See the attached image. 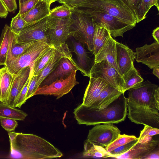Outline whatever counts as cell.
Instances as JSON below:
<instances>
[{
  "instance_id": "obj_1",
  "label": "cell",
  "mask_w": 159,
  "mask_h": 159,
  "mask_svg": "<svg viewBox=\"0 0 159 159\" xmlns=\"http://www.w3.org/2000/svg\"><path fill=\"white\" fill-rule=\"evenodd\" d=\"M129 119L137 124L159 129V87L148 80L128 90Z\"/></svg>"
},
{
  "instance_id": "obj_2",
  "label": "cell",
  "mask_w": 159,
  "mask_h": 159,
  "mask_svg": "<svg viewBox=\"0 0 159 159\" xmlns=\"http://www.w3.org/2000/svg\"><path fill=\"white\" fill-rule=\"evenodd\" d=\"M9 157L11 158L43 159L59 158L62 153L44 139L32 134L10 132Z\"/></svg>"
},
{
  "instance_id": "obj_3",
  "label": "cell",
  "mask_w": 159,
  "mask_h": 159,
  "mask_svg": "<svg viewBox=\"0 0 159 159\" xmlns=\"http://www.w3.org/2000/svg\"><path fill=\"white\" fill-rule=\"evenodd\" d=\"M127 98L124 93L107 107L102 109L79 105L75 109L74 118L79 125L117 124L124 121L127 115Z\"/></svg>"
},
{
  "instance_id": "obj_4",
  "label": "cell",
  "mask_w": 159,
  "mask_h": 159,
  "mask_svg": "<svg viewBox=\"0 0 159 159\" xmlns=\"http://www.w3.org/2000/svg\"><path fill=\"white\" fill-rule=\"evenodd\" d=\"M90 8L104 12L115 17L134 27L136 19L121 0H85L68 8Z\"/></svg>"
},
{
  "instance_id": "obj_5",
  "label": "cell",
  "mask_w": 159,
  "mask_h": 159,
  "mask_svg": "<svg viewBox=\"0 0 159 159\" xmlns=\"http://www.w3.org/2000/svg\"><path fill=\"white\" fill-rule=\"evenodd\" d=\"M70 10L90 17L96 25L107 29L112 38L123 37L125 32L134 27L115 17L102 11L82 7L74 8Z\"/></svg>"
},
{
  "instance_id": "obj_6",
  "label": "cell",
  "mask_w": 159,
  "mask_h": 159,
  "mask_svg": "<svg viewBox=\"0 0 159 159\" xmlns=\"http://www.w3.org/2000/svg\"><path fill=\"white\" fill-rule=\"evenodd\" d=\"M69 37L86 45L93 52V38L96 25L93 19L87 16L71 11Z\"/></svg>"
},
{
  "instance_id": "obj_7",
  "label": "cell",
  "mask_w": 159,
  "mask_h": 159,
  "mask_svg": "<svg viewBox=\"0 0 159 159\" xmlns=\"http://www.w3.org/2000/svg\"><path fill=\"white\" fill-rule=\"evenodd\" d=\"M54 21L49 16L40 20L27 23L15 39L18 42L36 41L51 45L49 37L48 29Z\"/></svg>"
},
{
  "instance_id": "obj_8",
  "label": "cell",
  "mask_w": 159,
  "mask_h": 159,
  "mask_svg": "<svg viewBox=\"0 0 159 159\" xmlns=\"http://www.w3.org/2000/svg\"><path fill=\"white\" fill-rule=\"evenodd\" d=\"M54 47L38 41L27 52L13 59L5 66L13 76L16 75L25 68L32 65Z\"/></svg>"
},
{
  "instance_id": "obj_9",
  "label": "cell",
  "mask_w": 159,
  "mask_h": 159,
  "mask_svg": "<svg viewBox=\"0 0 159 159\" xmlns=\"http://www.w3.org/2000/svg\"><path fill=\"white\" fill-rule=\"evenodd\" d=\"M90 76L100 78L124 93L122 89L123 80L122 77L107 60H104L94 63L90 70Z\"/></svg>"
},
{
  "instance_id": "obj_10",
  "label": "cell",
  "mask_w": 159,
  "mask_h": 159,
  "mask_svg": "<svg viewBox=\"0 0 159 159\" xmlns=\"http://www.w3.org/2000/svg\"><path fill=\"white\" fill-rule=\"evenodd\" d=\"M77 71H72L67 77L57 79L51 84L39 86L34 94L53 95L59 99L68 93L79 82L76 80Z\"/></svg>"
},
{
  "instance_id": "obj_11",
  "label": "cell",
  "mask_w": 159,
  "mask_h": 159,
  "mask_svg": "<svg viewBox=\"0 0 159 159\" xmlns=\"http://www.w3.org/2000/svg\"><path fill=\"white\" fill-rule=\"evenodd\" d=\"M120 132L118 128L113 124H98L89 130L87 139L105 148L115 140Z\"/></svg>"
},
{
  "instance_id": "obj_12",
  "label": "cell",
  "mask_w": 159,
  "mask_h": 159,
  "mask_svg": "<svg viewBox=\"0 0 159 159\" xmlns=\"http://www.w3.org/2000/svg\"><path fill=\"white\" fill-rule=\"evenodd\" d=\"M80 70L84 76V72L79 67L72 57L62 58L56 68L45 79L39 86L49 84L57 79H65L68 77L73 71Z\"/></svg>"
},
{
  "instance_id": "obj_13",
  "label": "cell",
  "mask_w": 159,
  "mask_h": 159,
  "mask_svg": "<svg viewBox=\"0 0 159 159\" xmlns=\"http://www.w3.org/2000/svg\"><path fill=\"white\" fill-rule=\"evenodd\" d=\"M54 21L48 29L50 43L53 46H59L66 43L69 37L70 18H54Z\"/></svg>"
},
{
  "instance_id": "obj_14",
  "label": "cell",
  "mask_w": 159,
  "mask_h": 159,
  "mask_svg": "<svg viewBox=\"0 0 159 159\" xmlns=\"http://www.w3.org/2000/svg\"><path fill=\"white\" fill-rule=\"evenodd\" d=\"M136 60L147 65L150 69L159 66V43L155 41L136 49Z\"/></svg>"
},
{
  "instance_id": "obj_15",
  "label": "cell",
  "mask_w": 159,
  "mask_h": 159,
  "mask_svg": "<svg viewBox=\"0 0 159 159\" xmlns=\"http://www.w3.org/2000/svg\"><path fill=\"white\" fill-rule=\"evenodd\" d=\"M116 62L118 72L122 77L134 66L136 53L122 43L116 42Z\"/></svg>"
},
{
  "instance_id": "obj_16",
  "label": "cell",
  "mask_w": 159,
  "mask_h": 159,
  "mask_svg": "<svg viewBox=\"0 0 159 159\" xmlns=\"http://www.w3.org/2000/svg\"><path fill=\"white\" fill-rule=\"evenodd\" d=\"M158 139H152L145 143L138 142L126 152L111 158L118 159H143L151 152L159 146Z\"/></svg>"
},
{
  "instance_id": "obj_17",
  "label": "cell",
  "mask_w": 159,
  "mask_h": 159,
  "mask_svg": "<svg viewBox=\"0 0 159 159\" xmlns=\"http://www.w3.org/2000/svg\"><path fill=\"white\" fill-rule=\"evenodd\" d=\"M56 47V49L54 55L44 68L37 75L36 85L37 90L45 79L57 67L62 58L64 57H72L71 52L66 43Z\"/></svg>"
},
{
  "instance_id": "obj_18",
  "label": "cell",
  "mask_w": 159,
  "mask_h": 159,
  "mask_svg": "<svg viewBox=\"0 0 159 159\" xmlns=\"http://www.w3.org/2000/svg\"><path fill=\"white\" fill-rule=\"evenodd\" d=\"M31 67H26L18 74L13 76L9 98L7 104L16 107V104L19 94L29 77Z\"/></svg>"
},
{
  "instance_id": "obj_19",
  "label": "cell",
  "mask_w": 159,
  "mask_h": 159,
  "mask_svg": "<svg viewBox=\"0 0 159 159\" xmlns=\"http://www.w3.org/2000/svg\"><path fill=\"white\" fill-rule=\"evenodd\" d=\"M89 84L85 89L82 104L90 107L108 84L99 78L89 77Z\"/></svg>"
},
{
  "instance_id": "obj_20",
  "label": "cell",
  "mask_w": 159,
  "mask_h": 159,
  "mask_svg": "<svg viewBox=\"0 0 159 159\" xmlns=\"http://www.w3.org/2000/svg\"><path fill=\"white\" fill-rule=\"evenodd\" d=\"M116 41L111 36L95 56L94 63L107 60L118 71L116 62Z\"/></svg>"
},
{
  "instance_id": "obj_21",
  "label": "cell",
  "mask_w": 159,
  "mask_h": 159,
  "mask_svg": "<svg viewBox=\"0 0 159 159\" xmlns=\"http://www.w3.org/2000/svg\"><path fill=\"white\" fill-rule=\"evenodd\" d=\"M123 93L107 84L101 91L98 98L89 107L98 109L105 108Z\"/></svg>"
},
{
  "instance_id": "obj_22",
  "label": "cell",
  "mask_w": 159,
  "mask_h": 159,
  "mask_svg": "<svg viewBox=\"0 0 159 159\" xmlns=\"http://www.w3.org/2000/svg\"><path fill=\"white\" fill-rule=\"evenodd\" d=\"M50 5L45 0H39L30 11L21 15L27 23L40 20L49 15Z\"/></svg>"
},
{
  "instance_id": "obj_23",
  "label": "cell",
  "mask_w": 159,
  "mask_h": 159,
  "mask_svg": "<svg viewBox=\"0 0 159 159\" xmlns=\"http://www.w3.org/2000/svg\"><path fill=\"white\" fill-rule=\"evenodd\" d=\"M37 42L33 41L18 42L16 41L15 34L12 31L6 65L13 59L25 52Z\"/></svg>"
},
{
  "instance_id": "obj_24",
  "label": "cell",
  "mask_w": 159,
  "mask_h": 159,
  "mask_svg": "<svg viewBox=\"0 0 159 159\" xmlns=\"http://www.w3.org/2000/svg\"><path fill=\"white\" fill-rule=\"evenodd\" d=\"M13 77L5 66L0 69V102L7 103Z\"/></svg>"
},
{
  "instance_id": "obj_25",
  "label": "cell",
  "mask_w": 159,
  "mask_h": 159,
  "mask_svg": "<svg viewBox=\"0 0 159 159\" xmlns=\"http://www.w3.org/2000/svg\"><path fill=\"white\" fill-rule=\"evenodd\" d=\"M71 37L74 49L72 52L75 53L77 55V64L84 72L86 76L89 77L90 68L89 66V58L87 52L80 42L76 41Z\"/></svg>"
},
{
  "instance_id": "obj_26",
  "label": "cell",
  "mask_w": 159,
  "mask_h": 159,
  "mask_svg": "<svg viewBox=\"0 0 159 159\" xmlns=\"http://www.w3.org/2000/svg\"><path fill=\"white\" fill-rule=\"evenodd\" d=\"M12 33L10 27L6 24L0 38V65H6Z\"/></svg>"
},
{
  "instance_id": "obj_27",
  "label": "cell",
  "mask_w": 159,
  "mask_h": 159,
  "mask_svg": "<svg viewBox=\"0 0 159 159\" xmlns=\"http://www.w3.org/2000/svg\"><path fill=\"white\" fill-rule=\"evenodd\" d=\"M83 156L86 158H107L109 153L102 147L94 144L86 139L84 142Z\"/></svg>"
},
{
  "instance_id": "obj_28",
  "label": "cell",
  "mask_w": 159,
  "mask_h": 159,
  "mask_svg": "<svg viewBox=\"0 0 159 159\" xmlns=\"http://www.w3.org/2000/svg\"><path fill=\"white\" fill-rule=\"evenodd\" d=\"M111 36L109 31L105 28L96 25L93 38V53L95 56L106 42Z\"/></svg>"
},
{
  "instance_id": "obj_29",
  "label": "cell",
  "mask_w": 159,
  "mask_h": 159,
  "mask_svg": "<svg viewBox=\"0 0 159 159\" xmlns=\"http://www.w3.org/2000/svg\"><path fill=\"white\" fill-rule=\"evenodd\" d=\"M122 77L123 80L122 89L124 93L143 81V79L134 66Z\"/></svg>"
},
{
  "instance_id": "obj_30",
  "label": "cell",
  "mask_w": 159,
  "mask_h": 159,
  "mask_svg": "<svg viewBox=\"0 0 159 159\" xmlns=\"http://www.w3.org/2000/svg\"><path fill=\"white\" fill-rule=\"evenodd\" d=\"M27 116L23 111L0 102V117L23 120Z\"/></svg>"
},
{
  "instance_id": "obj_31",
  "label": "cell",
  "mask_w": 159,
  "mask_h": 159,
  "mask_svg": "<svg viewBox=\"0 0 159 159\" xmlns=\"http://www.w3.org/2000/svg\"><path fill=\"white\" fill-rule=\"evenodd\" d=\"M56 49V47L54 46L30 66L32 75H38L41 72L54 55Z\"/></svg>"
},
{
  "instance_id": "obj_32",
  "label": "cell",
  "mask_w": 159,
  "mask_h": 159,
  "mask_svg": "<svg viewBox=\"0 0 159 159\" xmlns=\"http://www.w3.org/2000/svg\"><path fill=\"white\" fill-rule=\"evenodd\" d=\"M135 136L120 134L117 138L107 147L105 148L109 152L115 148L137 139Z\"/></svg>"
},
{
  "instance_id": "obj_33",
  "label": "cell",
  "mask_w": 159,
  "mask_h": 159,
  "mask_svg": "<svg viewBox=\"0 0 159 159\" xmlns=\"http://www.w3.org/2000/svg\"><path fill=\"white\" fill-rule=\"evenodd\" d=\"M151 7L150 0H141L136 10L137 23L144 19Z\"/></svg>"
},
{
  "instance_id": "obj_34",
  "label": "cell",
  "mask_w": 159,
  "mask_h": 159,
  "mask_svg": "<svg viewBox=\"0 0 159 159\" xmlns=\"http://www.w3.org/2000/svg\"><path fill=\"white\" fill-rule=\"evenodd\" d=\"M71 13V11L63 4L50 10L49 16L54 18H69L70 17Z\"/></svg>"
},
{
  "instance_id": "obj_35",
  "label": "cell",
  "mask_w": 159,
  "mask_h": 159,
  "mask_svg": "<svg viewBox=\"0 0 159 159\" xmlns=\"http://www.w3.org/2000/svg\"><path fill=\"white\" fill-rule=\"evenodd\" d=\"M19 13L11 19L10 27L11 31L16 34H18L27 23Z\"/></svg>"
},
{
  "instance_id": "obj_36",
  "label": "cell",
  "mask_w": 159,
  "mask_h": 159,
  "mask_svg": "<svg viewBox=\"0 0 159 159\" xmlns=\"http://www.w3.org/2000/svg\"><path fill=\"white\" fill-rule=\"evenodd\" d=\"M0 122L2 127L8 132L15 130L18 125L17 120L7 118L0 117Z\"/></svg>"
},
{
  "instance_id": "obj_37",
  "label": "cell",
  "mask_w": 159,
  "mask_h": 159,
  "mask_svg": "<svg viewBox=\"0 0 159 159\" xmlns=\"http://www.w3.org/2000/svg\"><path fill=\"white\" fill-rule=\"evenodd\" d=\"M138 141V139L118 147L109 152L110 158L112 156H119L126 152Z\"/></svg>"
},
{
  "instance_id": "obj_38",
  "label": "cell",
  "mask_w": 159,
  "mask_h": 159,
  "mask_svg": "<svg viewBox=\"0 0 159 159\" xmlns=\"http://www.w3.org/2000/svg\"><path fill=\"white\" fill-rule=\"evenodd\" d=\"M31 74L28 79L25 85L20 93L17 100L16 107L20 108L22 105L26 101V97L31 78Z\"/></svg>"
},
{
  "instance_id": "obj_39",
  "label": "cell",
  "mask_w": 159,
  "mask_h": 159,
  "mask_svg": "<svg viewBox=\"0 0 159 159\" xmlns=\"http://www.w3.org/2000/svg\"><path fill=\"white\" fill-rule=\"evenodd\" d=\"M39 0H29L22 3L19 4V14L20 15L30 11Z\"/></svg>"
},
{
  "instance_id": "obj_40",
  "label": "cell",
  "mask_w": 159,
  "mask_h": 159,
  "mask_svg": "<svg viewBox=\"0 0 159 159\" xmlns=\"http://www.w3.org/2000/svg\"><path fill=\"white\" fill-rule=\"evenodd\" d=\"M30 74L31 78L26 97V100L34 96V94L37 90L36 85L37 75H33L31 73Z\"/></svg>"
},
{
  "instance_id": "obj_41",
  "label": "cell",
  "mask_w": 159,
  "mask_h": 159,
  "mask_svg": "<svg viewBox=\"0 0 159 159\" xmlns=\"http://www.w3.org/2000/svg\"><path fill=\"white\" fill-rule=\"evenodd\" d=\"M143 129L140 131L138 138L140 139L146 136H153L159 134V129L151 126L144 125Z\"/></svg>"
},
{
  "instance_id": "obj_42",
  "label": "cell",
  "mask_w": 159,
  "mask_h": 159,
  "mask_svg": "<svg viewBox=\"0 0 159 159\" xmlns=\"http://www.w3.org/2000/svg\"><path fill=\"white\" fill-rule=\"evenodd\" d=\"M121 0L136 19V9L141 0Z\"/></svg>"
},
{
  "instance_id": "obj_43",
  "label": "cell",
  "mask_w": 159,
  "mask_h": 159,
  "mask_svg": "<svg viewBox=\"0 0 159 159\" xmlns=\"http://www.w3.org/2000/svg\"><path fill=\"white\" fill-rule=\"evenodd\" d=\"M8 11L13 12L17 8L16 0H2Z\"/></svg>"
},
{
  "instance_id": "obj_44",
  "label": "cell",
  "mask_w": 159,
  "mask_h": 159,
  "mask_svg": "<svg viewBox=\"0 0 159 159\" xmlns=\"http://www.w3.org/2000/svg\"><path fill=\"white\" fill-rule=\"evenodd\" d=\"M85 0H59L58 2L60 3L65 5L69 8Z\"/></svg>"
},
{
  "instance_id": "obj_45",
  "label": "cell",
  "mask_w": 159,
  "mask_h": 159,
  "mask_svg": "<svg viewBox=\"0 0 159 159\" xmlns=\"http://www.w3.org/2000/svg\"><path fill=\"white\" fill-rule=\"evenodd\" d=\"M143 159H159V146L150 153Z\"/></svg>"
},
{
  "instance_id": "obj_46",
  "label": "cell",
  "mask_w": 159,
  "mask_h": 159,
  "mask_svg": "<svg viewBox=\"0 0 159 159\" xmlns=\"http://www.w3.org/2000/svg\"><path fill=\"white\" fill-rule=\"evenodd\" d=\"M7 10L2 0H0V17L6 18L8 14Z\"/></svg>"
},
{
  "instance_id": "obj_47",
  "label": "cell",
  "mask_w": 159,
  "mask_h": 159,
  "mask_svg": "<svg viewBox=\"0 0 159 159\" xmlns=\"http://www.w3.org/2000/svg\"><path fill=\"white\" fill-rule=\"evenodd\" d=\"M152 36L156 41L159 43V27H158L154 29L152 33Z\"/></svg>"
},
{
  "instance_id": "obj_48",
  "label": "cell",
  "mask_w": 159,
  "mask_h": 159,
  "mask_svg": "<svg viewBox=\"0 0 159 159\" xmlns=\"http://www.w3.org/2000/svg\"><path fill=\"white\" fill-rule=\"evenodd\" d=\"M153 69V74L159 79V66L154 67Z\"/></svg>"
},
{
  "instance_id": "obj_49",
  "label": "cell",
  "mask_w": 159,
  "mask_h": 159,
  "mask_svg": "<svg viewBox=\"0 0 159 159\" xmlns=\"http://www.w3.org/2000/svg\"><path fill=\"white\" fill-rule=\"evenodd\" d=\"M151 7H152L153 6H155L157 8L158 11H159V0H150Z\"/></svg>"
},
{
  "instance_id": "obj_50",
  "label": "cell",
  "mask_w": 159,
  "mask_h": 159,
  "mask_svg": "<svg viewBox=\"0 0 159 159\" xmlns=\"http://www.w3.org/2000/svg\"><path fill=\"white\" fill-rule=\"evenodd\" d=\"M48 2L49 4L51 5V4L54 2H55L56 1H57V0H45Z\"/></svg>"
},
{
  "instance_id": "obj_51",
  "label": "cell",
  "mask_w": 159,
  "mask_h": 159,
  "mask_svg": "<svg viewBox=\"0 0 159 159\" xmlns=\"http://www.w3.org/2000/svg\"><path fill=\"white\" fill-rule=\"evenodd\" d=\"M29 0H19V4L22 3Z\"/></svg>"
},
{
  "instance_id": "obj_52",
  "label": "cell",
  "mask_w": 159,
  "mask_h": 159,
  "mask_svg": "<svg viewBox=\"0 0 159 159\" xmlns=\"http://www.w3.org/2000/svg\"><path fill=\"white\" fill-rule=\"evenodd\" d=\"M59 0H57V1H59Z\"/></svg>"
}]
</instances>
